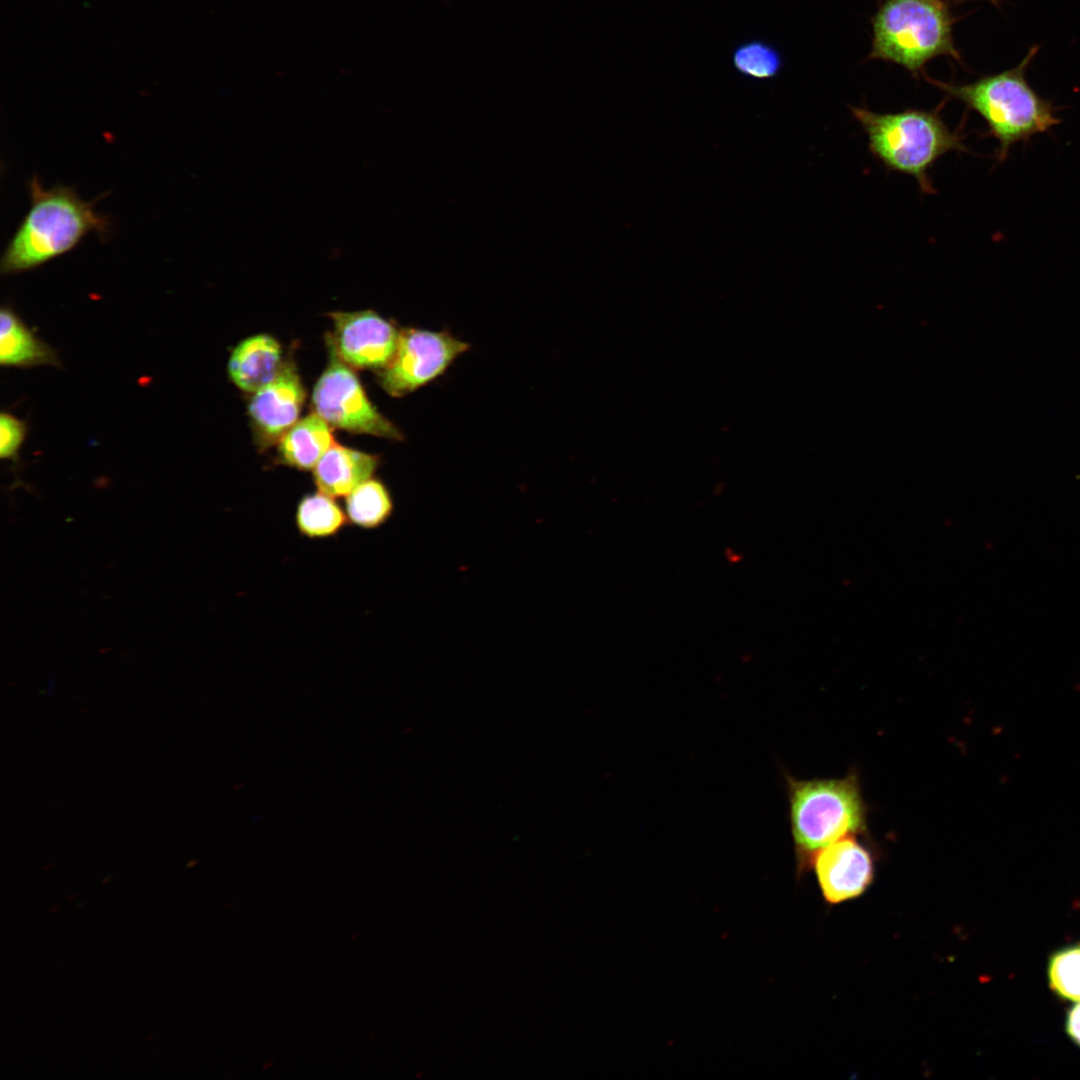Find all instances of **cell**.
Listing matches in <instances>:
<instances>
[{"label": "cell", "instance_id": "11", "mask_svg": "<svg viewBox=\"0 0 1080 1080\" xmlns=\"http://www.w3.org/2000/svg\"><path fill=\"white\" fill-rule=\"evenodd\" d=\"M378 457L334 443L313 468L317 489L329 496L346 497L372 478Z\"/></svg>", "mask_w": 1080, "mask_h": 1080}, {"label": "cell", "instance_id": "8", "mask_svg": "<svg viewBox=\"0 0 1080 1080\" xmlns=\"http://www.w3.org/2000/svg\"><path fill=\"white\" fill-rule=\"evenodd\" d=\"M850 835L820 849L812 858L821 894L827 904L837 905L863 895L875 875L872 849L861 838Z\"/></svg>", "mask_w": 1080, "mask_h": 1080}, {"label": "cell", "instance_id": "18", "mask_svg": "<svg viewBox=\"0 0 1080 1080\" xmlns=\"http://www.w3.org/2000/svg\"><path fill=\"white\" fill-rule=\"evenodd\" d=\"M1048 976L1050 986L1057 995L1080 1001V945L1055 953L1049 961Z\"/></svg>", "mask_w": 1080, "mask_h": 1080}, {"label": "cell", "instance_id": "10", "mask_svg": "<svg viewBox=\"0 0 1080 1080\" xmlns=\"http://www.w3.org/2000/svg\"><path fill=\"white\" fill-rule=\"evenodd\" d=\"M304 399L305 390L296 368L288 362L270 383L255 392L248 411L262 446L279 441L297 422Z\"/></svg>", "mask_w": 1080, "mask_h": 1080}, {"label": "cell", "instance_id": "2", "mask_svg": "<svg viewBox=\"0 0 1080 1080\" xmlns=\"http://www.w3.org/2000/svg\"><path fill=\"white\" fill-rule=\"evenodd\" d=\"M1037 51L1038 46H1033L1017 66L972 83L954 84L929 79L934 86L982 117L989 134L998 143L999 161L1007 158L1013 145L1028 142L1060 122L1054 105L1042 98L1026 79V70Z\"/></svg>", "mask_w": 1080, "mask_h": 1080}, {"label": "cell", "instance_id": "19", "mask_svg": "<svg viewBox=\"0 0 1080 1080\" xmlns=\"http://www.w3.org/2000/svg\"><path fill=\"white\" fill-rule=\"evenodd\" d=\"M28 427L25 421L14 414L3 411L0 415V457L18 461L19 451L25 441Z\"/></svg>", "mask_w": 1080, "mask_h": 1080}, {"label": "cell", "instance_id": "17", "mask_svg": "<svg viewBox=\"0 0 1080 1080\" xmlns=\"http://www.w3.org/2000/svg\"><path fill=\"white\" fill-rule=\"evenodd\" d=\"M732 63L738 73L753 79H770L781 70L783 60L779 51L762 40H750L737 46Z\"/></svg>", "mask_w": 1080, "mask_h": 1080}, {"label": "cell", "instance_id": "14", "mask_svg": "<svg viewBox=\"0 0 1080 1080\" xmlns=\"http://www.w3.org/2000/svg\"><path fill=\"white\" fill-rule=\"evenodd\" d=\"M278 442L280 461L302 471L313 469L335 443L329 424L316 412L298 420Z\"/></svg>", "mask_w": 1080, "mask_h": 1080}, {"label": "cell", "instance_id": "7", "mask_svg": "<svg viewBox=\"0 0 1080 1080\" xmlns=\"http://www.w3.org/2000/svg\"><path fill=\"white\" fill-rule=\"evenodd\" d=\"M468 349L448 332L403 329L394 356L379 375L380 384L391 396H404L442 375Z\"/></svg>", "mask_w": 1080, "mask_h": 1080}, {"label": "cell", "instance_id": "13", "mask_svg": "<svg viewBox=\"0 0 1080 1080\" xmlns=\"http://www.w3.org/2000/svg\"><path fill=\"white\" fill-rule=\"evenodd\" d=\"M0 363L3 367L61 368L57 351L39 338L10 305L0 310Z\"/></svg>", "mask_w": 1080, "mask_h": 1080}, {"label": "cell", "instance_id": "21", "mask_svg": "<svg viewBox=\"0 0 1080 1080\" xmlns=\"http://www.w3.org/2000/svg\"><path fill=\"white\" fill-rule=\"evenodd\" d=\"M953 1H955V2H963V1H970V0H953ZM986 1H989L991 4H993L996 7H998L1000 2H1001V0H986Z\"/></svg>", "mask_w": 1080, "mask_h": 1080}, {"label": "cell", "instance_id": "12", "mask_svg": "<svg viewBox=\"0 0 1080 1080\" xmlns=\"http://www.w3.org/2000/svg\"><path fill=\"white\" fill-rule=\"evenodd\" d=\"M281 354L279 343L269 335L246 338L230 355L229 377L241 390L255 393L278 375L283 366Z\"/></svg>", "mask_w": 1080, "mask_h": 1080}, {"label": "cell", "instance_id": "3", "mask_svg": "<svg viewBox=\"0 0 1080 1080\" xmlns=\"http://www.w3.org/2000/svg\"><path fill=\"white\" fill-rule=\"evenodd\" d=\"M789 822L798 873L809 869L814 855L832 842L864 835L868 807L859 777L797 779L785 775Z\"/></svg>", "mask_w": 1080, "mask_h": 1080}, {"label": "cell", "instance_id": "15", "mask_svg": "<svg viewBox=\"0 0 1080 1080\" xmlns=\"http://www.w3.org/2000/svg\"><path fill=\"white\" fill-rule=\"evenodd\" d=\"M347 523L345 509L334 497L319 490L304 495L296 506V528L301 536L308 539L335 537Z\"/></svg>", "mask_w": 1080, "mask_h": 1080}, {"label": "cell", "instance_id": "20", "mask_svg": "<svg viewBox=\"0 0 1080 1080\" xmlns=\"http://www.w3.org/2000/svg\"><path fill=\"white\" fill-rule=\"evenodd\" d=\"M1066 1030L1069 1036L1080 1046V1001L1068 1013Z\"/></svg>", "mask_w": 1080, "mask_h": 1080}, {"label": "cell", "instance_id": "16", "mask_svg": "<svg viewBox=\"0 0 1080 1080\" xmlns=\"http://www.w3.org/2000/svg\"><path fill=\"white\" fill-rule=\"evenodd\" d=\"M348 523L372 530L384 525L394 513L393 497L379 479L370 478L345 497Z\"/></svg>", "mask_w": 1080, "mask_h": 1080}, {"label": "cell", "instance_id": "4", "mask_svg": "<svg viewBox=\"0 0 1080 1080\" xmlns=\"http://www.w3.org/2000/svg\"><path fill=\"white\" fill-rule=\"evenodd\" d=\"M868 140L870 153L884 167L913 177L922 193H935L929 171L943 155L964 152L963 136L953 132L940 112L909 108L878 113L850 107Z\"/></svg>", "mask_w": 1080, "mask_h": 1080}, {"label": "cell", "instance_id": "6", "mask_svg": "<svg viewBox=\"0 0 1080 1080\" xmlns=\"http://www.w3.org/2000/svg\"><path fill=\"white\" fill-rule=\"evenodd\" d=\"M329 348V364L313 390L315 412L336 428L388 439H402L396 426L369 401L353 371Z\"/></svg>", "mask_w": 1080, "mask_h": 1080}, {"label": "cell", "instance_id": "5", "mask_svg": "<svg viewBox=\"0 0 1080 1080\" xmlns=\"http://www.w3.org/2000/svg\"><path fill=\"white\" fill-rule=\"evenodd\" d=\"M957 19L945 0H882L871 18L869 58L900 65L915 78L935 57L961 62L953 38Z\"/></svg>", "mask_w": 1080, "mask_h": 1080}, {"label": "cell", "instance_id": "9", "mask_svg": "<svg viewBox=\"0 0 1080 1080\" xmlns=\"http://www.w3.org/2000/svg\"><path fill=\"white\" fill-rule=\"evenodd\" d=\"M334 323L331 347L346 364L357 368H385L397 348L395 326L371 310L332 312Z\"/></svg>", "mask_w": 1080, "mask_h": 1080}, {"label": "cell", "instance_id": "1", "mask_svg": "<svg viewBox=\"0 0 1080 1080\" xmlns=\"http://www.w3.org/2000/svg\"><path fill=\"white\" fill-rule=\"evenodd\" d=\"M28 192L30 207L2 253V274L34 270L71 251L87 235L105 239L111 231L110 218L95 210V201H85L72 187L45 188L34 175Z\"/></svg>", "mask_w": 1080, "mask_h": 1080}]
</instances>
